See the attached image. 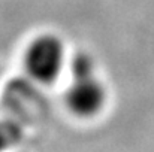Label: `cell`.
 Here are the masks:
<instances>
[{
	"label": "cell",
	"mask_w": 154,
	"mask_h": 152,
	"mask_svg": "<svg viewBox=\"0 0 154 152\" xmlns=\"http://www.w3.org/2000/svg\"><path fill=\"white\" fill-rule=\"evenodd\" d=\"M27 75L38 84L51 85L63 73L67 54L64 42L54 33H41L33 37L23 55Z\"/></svg>",
	"instance_id": "6da1fadb"
},
{
	"label": "cell",
	"mask_w": 154,
	"mask_h": 152,
	"mask_svg": "<svg viewBox=\"0 0 154 152\" xmlns=\"http://www.w3.org/2000/svg\"><path fill=\"white\" fill-rule=\"evenodd\" d=\"M106 103L108 90L97 72L72 76V82L64 93V104L73 116L93 119L102 113Z\"/></svg>",
	"instance_id": "7a4b0ae2"
},
{
	"label": "cell",
	"mask_w": 154,
	"mask_h": 152,
	"mask_svg": "<svg viewBox=\"0 0 154 152\" xmlns=\"http://www.w3.org/2000/svg\"><path fill=\"white\" fill-rule=\"evenodd\" d=\"M23 140V128L14 121H0V152L14 149Z\"/></svg>",
	"instance_id": "3957f363"
},
{
	"label": "cell",
	"mask_w": 154,
	"mask_h": 152,
	"mask_svg": "<svg viewBox=\"0 0 154 152\" xmlns=\"http://www.w3.org/2000/svg\"><path fill=\"white\" fill-rule=\"evenodd\" d=\"M0 78H2V69H0Z\"/></svg>",
	"instance_id": "277c9868"
}]
</instances>
